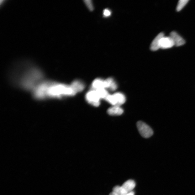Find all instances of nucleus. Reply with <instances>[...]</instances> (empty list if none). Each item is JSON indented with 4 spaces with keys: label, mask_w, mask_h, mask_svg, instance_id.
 Here are the masks:
<instances>
[{
    "label": "nucleus",
    "mask_w": 195,
    "mask_h": 195,
    "mask_svg": "<svg viewBox=\"0 0 195 195\" xmlns=\"http://www.w3.org/2000/svg\"><path fill=\"white\" fill-rule=\"evenodd\" d=\"M124 112L123 109L119 106H113L109 108L108 113L110 115H120Z\"/></svg>",
    "instance_id": "1a4fd4ad"
},
{
    "label": "nucleus",
    "mask_w": 195,
    "mask_h": 195,
    "mask_svg": "<svg viewBox=\"0 0 195 195\" xmlns=\"http://www.w3.org/2000/svg\"><path fill=\"white\" fill-rule=\"evenodd\" d=\"M109 195H118L117 194H116V193H115V192H111V193L110 194H109Z\"/></svg>",
    "instance_id": "a211bd4d"
},
{
    "label": "nucleus",
    "mask_w": 195,
    "mask_h": 195,
    "mask_svg": "<svg viewBox=\"0 0 195 195\" xmlns=\"http://www.w3.org/2000/svg\"><path fill=\"white\" fill-rule=\"evenodd\" d=\"M124 195H134V192L132 191L131 192H128V193Z\"/></svg>",
    "instance_id": "f3484780"
},
{
    "label": "nucleus",
    "mask_w": 195,
    "mask_h": 195,
    "mask_svg": "<svg viewBox=\"0 0 195 195\" xmlns=\"http://www.w3.org/2000/svg\"><path fill=\"white\" fill-rule=\"evenodd\" d=\"M108 85L106 80L100 78H97L94 80L92 85V90H93L106 89Z\"/></svg>",
    "instance_id": "39448f33"
},
{
    "label": "nucleus",
    "mask_w": 195,
    "mask_h": 195,
    "mask_svg": "<svg viewBox=\"0 0 195 195\" xmlns=\"http://www.w3.org/2000/svg\"><path fill=\"white\" fill-rule=\"evenodd\" d=\"M111 15V11L108 9H104L103 11V15L105 17H108Z\"/></svg>",
    "instance_id": "dca6fc26"
},
{
    "label": "nucleus",
    "mask_w": 195,
    "mask_h": 195,
    "mask_svg": "<svg viewBox=\"0 0 195 195\" xmlns=\"http://www.w3.org/2000/svg\"><path fill=\"white\" fill-rule=\"evenodd\" d=\"M105 100L113 106H120L125 103L126 97L122 92H116L112 95L109 94Z\"/></svg>",
    "instance_id": "f03ea898"
},
{
    "label": "nucleus",
    "mask_w": 195,
    "mask_h": 195,
    "mask_svg": "<svg viewBox=\"0 0 195 195\" xmlns=\"http://www.w3.org/2000/svg\"><path fill=\"white\" fill-rule=\"evenodd\" d=\"M113 192L118 195H124L128 193L122 187L116 186L113 188Z\"/></svg>",
    "instance_id": "ddd939ff"
},
{
    "label": "nucleus",
    "mask_w": 195,
    "mask_h": 195,
    "mask_svg": "<svg viewBox=\"0 0 195 195\" xmlns=\"http://www.w3.org/2000/svg\"><path fill=\"white\" fill-rule=\"evenodd\" d=\"M164 36V33H161L155 38L151 45L150 48L152 51H155L160 48V40Z\"/></svg>",
    "instance_id": "6e6552de"
},
{
    "label": "nucleus",
    "mask_w": 195,
    "mask_h": 195,
    "mask_svg": "<svg viewBox=\"0 0 195 195\" xmlns=\"http://www.w3.org/2000/svg\"><path fill=\"white\" fill-rule=\"evenodd\" d=\"M77 93L72 85H68L55 82L41 83L35 88L33 94L35 98H61L75 96Z\"/></svg>",
    "instance_id": "f257e3e1"
},
{
    "label": "nucleus",
    "mask_w": 195,
    "mask_h": 195,
    "mask_svg": "<svg viewBox=\"0 0 195 195\" xmlns=\"http://www.w3.org/2000/svg\"><path fill=\"white\" fill-rule=\"evenodd\" d=\"M85 2L87 8L89 9L90 11H92L93 10L94 7L91 0H86V1H85Z\"/></svg>",
    "instance_id": "2eb2a0df"
},
{
    "label": "nucleus",
    "mask_w": 195,
    "mask_h": 195,
    "mask_svg": "<svg viewBox=\"0 0 195 195\" xmlns=\"http://www.w3.org/2000/svg\"><path fill=\"white\" fill-rule=\"evenodd\" d=\"M135 186V183L134 180H129L125 182L122 186L128 193L131 192Z\"/></svg>",
    "instance_id": "9d476101"
},
{
    "label": "nucleus",
    "mask_w": 195,
    "mask_h": 195,
    "mask_svg": "<svg viewBox=\"0 0 195 195\" xmlns=\"http://www.w3.org/2000/svg\"><path fill=\"white\" fill-rule=\"evenodd\" d=\"M188 2V0H180L178 2L177 8V11L179 12L182 10Z\"/></svg>",
    "instance_id": "4468645a"
},
{
    "label": "nucleus",
    "mask_w": 195,
    "mask_h": 195,
    "mask_svg": "<svg viewBox=\"0 0 195 195\" xmlns=\"http://www.w3.org/2000/svg\"><path fill=\"white\" fill-rule=\"evenodd\" d=\"M71 85L77 93L82 91L85 87L84 82L78 80L73 82Z\"/></svg>",
    "instance_id": "9b49d317"
},
{
    "label": "nucleus",
    "mask_w": 195,
    "mask_h": 195,
    "mask_svg": "<svg viewBox=\"0 0 195 195\" xmlns=\"http://www.w3.org/2000/svg\"><path fill=\"white\" fill-rule=\"evenodd\" d=\"M137 126L140 134L145 138H148L153 134V130L151 128L142 121L138 122Z\"/></svg>",
    "instance_id": "7ed1b4c3"
},
{
    "label": "nucleus",
    "mask_w": 195,
    "mask_h": 195,
    "mask_svg": "<svg viewBox=\"0 0 195 195\" xmlns=\"http://www.w3.org/2000/svg\"><path fill=\"white\" fill-rule=\"evenodd\" d=\"M170 34V37L172 38L175 46H180L185 44V40L177 32L173 31L171 32Z\"/></svg>",
    "instance_id": "0eeeda50"
},
{
    "label": "nucleus",
    "mask_w": 195,
    "mask_h": 195,
    "mask_svg": "<svg viewBox=\"0 0 195 195\" xmlns=\"http://www.w3.org/2000/svg\"><path fill=\"white\" fill-rule=\"evenodd\" d=\"M108 85L107 89H110L112 91H115L117 89L118 85L113 78H108L106 79Z\"/></svg>",
    "instance_id": "f8f14e48"
},
{
    "label": "nucleus",
    "mask_w": 195,
    "mask_h": 195,
    "mask_svg": "<svg viewBox=\"0 0 195 195\" xmlns=\"http://www.w3.org/2000/svg\"><path fill=\"white\" fill-rule=\"evenodd\" d=\"M174 46V42L170 37L164 36L160 40V48L167 49L170 48Z\"/></svg>",
    "instance_id": "423d86ee"
},
{
    "label": "nucleus",
    "mask_w": 195,
    "mask_h": 195,
    "mask_svg": "<svg viewBox=\"0 0 195 195\" xmlns=\"http://www.w3.org/2000/svg\"><path fill=\"white\" fill-rule=\"evenodd\" d=\"M85 98L90 104L95 107H98L100 104V97L95 90H92L88 92L86 95Z\"/></svg>",
    "instance_id": "20e7f679"
}]
</instances>
